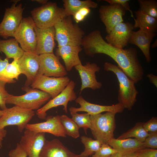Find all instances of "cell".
Returning a JSON list of instances; mask_svg holds the SVG:
<instances>
[{
  "mask_svg": "<svg viewBox=\"0 0 157 157\" xmlns=\"http://www.w3.org/2000/svg\"><path fill=\"white\" fill-rule=\"evenodd\" d=\"M21 73L17 64V60H13L7 65L3 72L0 75V80L6 83H14V79H18Z\"/></svg>",
  "mask_w": 157,
  "mask_h": 157,
  "instance_id": "obj_28",
  "label": "cell"
},
{
  "mask_svg": "<svg viewBox=\"0 0 157 157\" xmlns=\"http://www.w3.org/2000/svg\"><path fill=\"white\" fill-rule=\"evenodd\" d=\"M110 157H122V154L117 152L112 154Z\"/></svg>",
  "mask_w": 157,
  "mask_h": 157,
  "instance_id": "obj_48",
  "label": "cell"
},
{
  "mask_svg": "<svg viewBox=\"0 0 157 157\" xmlns=\"http://www.w3.org/2000/svg\"><path fill=\"white\" fill-rule=\"evenodd\" d=\"M39 157H80L69 150L59 140L50 141L46 139Z\"/></svg>",
  "mask_w": 157,
  "mask_h": 157,
  "instance_id": "obj_22",
  "label": "cell"
},
{
  "mask_svg": "<svg viewBox=\"0 0 157 157\" xmlns=\"http://www.w3.org/2000/svg\"><path fill=\"white\" fill-rule=\"evenodd\" d=\"M81 46L88 56L93 57L96 54L102 53L111 58L135 83L143 78L144 70L139 60L135 48L130 47L124 49L114 47L104 40L98 30L84 36Z\"/></svg>",
  "mask_w": 157,
  "mask_h": 157,
  "instance_id": "obj_1",
  "label": "cell"
},
{
  "mask_svg": "<svg viewBox=\"0 0 157 157\" xmlns=\"http://www.w3.org/2000/svg\"><path fill=\"white\" fill-rule=\"evenodd\" d=\"M73 16L74 20L77 23L83 21L85 18L81 15L78 11L76 12Z\"/></svg>",
  "mask_w": 157,
  "mask_h": 157,
  "instance_id": "obj_43",
  "label": "cell"
},
{
  "mask_svg": "<svg viewBox=\"0 0 157 157\" xmlns=\"http://www.w3.org/2000/svg\"><path fill=\"white\" fill-rule=\"evenodd\" d=\"M72 119L78 128H83L85 133L88 129H90L91 120L90 115L87 113L79 114L77 112H70Z\"/></svg>",
  "mask_w": 157,
  "mask_h": 157,
  "instance_id": "obj_33",
  "label": "cell"
},
{
  "mask_svg": "<svg viewBox=\"0 0 157 157\" xmlns=\"http://www.w3.org/2000/svg\"><path fill=\"white\" fill-rule=\"evenodd\" d=\"M36 26L32 17H28L22 18L14 37L20 44L24 51L35 53L37 38L35 30Z\"/></svg>",
  "mask_w": 157,
  "mask_h": 157,
  "instance_id": "obj_8",
  "label": "cell"
},
{
  "mask_svg": "<svg viewBox=\"0 0 157 157\" xmlns=\"http://www.w3.org/2000/svg\"><path fill=\"white\" fill-rule=\"evenodd\" d=\"M70 81L67 76L56 77L38 74L31 85L32 88L43 91L53 98L61 92Z\"/></svg>",
  "mask_w": 157,
  "mask_h": 157,
  "instance_id": "obj_10",
  "label": "cell"
},
{
  "mask_svg": "<svg viewBox=\"0 0 157 157\" xmlns=\"http://www.w3.org/2000/svg\"><path fill=\"white\" fill-rule=\"evenodd\" d=\"M81 142L84 145L85 149L80 154V157H88L93 154L100 148L103 144L100 141L86 136L81 137Z\"/></svg>",
  "mask_w": 157,
  "mask_h": 157,
  "instance_id": "obj_30",
  "label": "cell"
},
{
  "mask_svg": "<svg viewBox=\"0 0 157 157\" xmlns=\"http://www.w3.org/2000/svg\"><path fill=\"white\" fill-rule=\"evenodd\" d=\"M117 152L108 144L104 143L91 157H110L112 154Z\"/></svg>",
  "mask_w": 157,
  "mask_h": 157,
  "instance_id": "obj_34",
  "label": "cell"
},
{
  "mask_svg": "<svg viewBox=\"0 0 157 157\" xmlns=\"http://www.w3.org/2000/svg\"><path fill=\"white\" fill-rule=\"evenodd\" d=\"M45 119L44 122L28 124L26 129L37 133H49L58 137H66L60 122V116H49Z\"/></svg>",
  "mask_w": 157,
  "mask_h": 157,
  "instance_id": "obj_19",
  "label": "cell"
},
{
  "mask_svg": "<svg viewBox=\"0 0 157 157\" xmlns=\"http://www.w3.org/2000/svg\"><path fill=\"white\" fill-rule=\"evenodd\" d=\"M21 74L26 77L25 85L28 87L32 84L38 74L40 68L39 56L35 53L24 51L17 60Z\"/></svg>",
  "mask_w": 157,
  "mask_h": 157,
  "instance_id": "obj_14",
  "label": "cell"
},
{
  "mask_svg": "<svg viewBox=\"0 0 157 157\" xmlns=\"http://www.w3.org/2000/svg\"><path fill=\"white\" fill-rule=\"evenodd\" d=\"M31 13L36 26L42 29L54 26L66 16L64 8L52 2L34 8Z\"/></svg>",
  "mask_w": 157,
  "mask_h": 157,
  "instance_id": "obj_5",
  "label": "cell"
},
{
  "mask_svg": "<svg viewBox=\"0 0 157 157\" xmlns=\"http://www.w3.org/2000/svg\"><path fill=\"white\" fill-rule=\"evenodd\" d=\"M7 133V131L5 129H0V146L2 147V141L6 136Z\"/></svg>",
  "mask_w": 157,
  "mask_h": 157,
  "instance_id": "obj_45",
  "label": "cell"
},
{
  "mask_svg": "<svg viewBox=\"0 0 157 157\" xmlns=\"http://www.w3.org/2000/svg\"><path fill=\"white\" fill-rule=\"evenodd\" d=\"M9 59L5 58L3 60L0 56V75L3 72L7 65L9 63Z\"/></svg>",
  "mask_w": 157,
  "mask_h": 157,
  "instance_id": "obj_41",
  "label": "cell"
},
{
  "mask_svg": "<svg viewBox=\"0 0 157 157\" xmlns=\"http://www.w3.org/2000/svg\"><path fill=\"white\" fill-rule=\"evenodd\" d=\"M143 124V122L136 123L133 127L121 135L117 139H121L134 138L143 142L148 135V132L145 130Z\"/></svg>",
  "mask_w": 157,
  "mask_h": 157,
  "instance_id": "obj_29",
  "label": "cell"
},
{
  "mask_svg": "<svg viewBox=\"0 0 157 157\" xmlns=\"http://www.w3.org/2000/svg\"><path fill=\"white\" fill-rule=\"evenodd\" d=\"M39 74L51 77H59L66 76L67 72L61 63L60 58L54 53L40 55Z\"/></svg>",
  "mask_w": 157,
  "mask_h": 157,
  "instance_id": "obj_12",
  "label": "cell"
},
{
  "mask_svg": "<svg viewBox=\"0 0 157 157\" xmlns=\"http://www.w3.org/2000/svg\"><path fill=\"white\" fill-rule=\"evenodd\" d=\"M78 11L79 12L81 15L85 17L90 13V8H83Z\"/></svg>",
  "mask_w": 157,
  "mask_h": 157,
  "instance_id": "obj_44",
  "label": "cell"
},
{
  "mask_svg": "<svg viewBox=\"0 0 157 157\" xmlns=\"http://www.w3.org/2000/svg\"><path fill=\"white\" fill-rule=\"evenodd\" d=\"M104 1L108 2L110 4H119L122 6L126 11H129L131 14V16L135 19L133 13L130 10L129 2V0H104Z\"/></svg>",
  "mask_w": 157,
  "mask_h": 157,
  "instance_id": "obj_40",
  "label": "cell"
},
{
  "mask_svg": "<svg viewBox=\"0 0 157 157\" xmlns=\"http://www.w3.org/2000/svg\"><path fill=\"white\" fill-rule=\"evenodd\" d=\"M74 67L78 72L81 79V93L86 88L95 90L101 88L102 83L98 81L96 78V73L99 72L100 70L97 64L89 62L84 65L81 64Z\"/></svg>",
  "mask_w": 157,
  "mask_h": 157,
  "instance_id": "obj_17",
  "label": "cell"
},
{
  "mask_svg": "<svg viewBox=\"0 0 157 157\" xmlns=\"http://www.w3.org/2000/svg\"><path fill=\"white\" fill-rule=\"evenodd\" d=\"M82 50L81 46H63L56 49V55L62 58L67 71L69 72L73 67L82 64L79 56V53Z\"/></svg>",
  "mask_w": 157,
  "mask_h": 157,
  "instance_id": "obj_21",
  "label": "cell"
},
{
  "mask_svg": "<svg viewBox=\"0 0 157 157\" xmlns=\"http://www.w3.org/2000/svg\"><path fill=\"white\" fill-rule=\"evenodd\" d=\"M104 69L115 74L119 82L117 99L118 103L124 108L130 110L137 101L138 92L135 85L134 81L128 76L118 66L108 62L104 65Z\"/></svg>",
  "mask_w": 157,
  "mask_h": 157,
  "instance_id": "obj_2",
  "label": "cell"
},
{
  "mask_svg": "<svg viewBox=\"0 0 157 157\" xmlns=\"http://www.w3.org/2000/svg\"><path fill=\"white\" fill-rule=\"evenodd\" d=\"M5 112V110H0V118L3 115Z\"/></svg>",
  "mask_w": 157,
  "mask_h": 157,
  "instance_id": "obj_50",
  "label": "cell"
},
{
  "mask_svg": "<svg viewBox=\"0 0 157 157\" xmlns=\"http://www.w3.org/2000/svg\"><path fill=\"white\" fill-rule=\"evenodd\" d=\"M0 118V129L7 126L16 125L19 132H22L35 115L33 110L22 108L17 106L7 108Z\"/></svg>",
  "mask_w": 157,
  "mask_h": 157,
  "instance_id": "obj_7",
  "label": "cell"
},
{
  "mask_svg": "<svg viewBox=\"0 0 157 157\" xmlns=\"http://www.w3.org/2000/svg\"><path fill=\"white\" fill-rule=\"evenodd\" d=\"M63 2L66 16H73L83 8H96L98 6L97 3L91 0H63Z\"/></svg>",
  "mask_w": 157,
  "mask_h": 157,
  "instance_id": "obj_27",
  "label": "cell"
},
{
  "mask_svg": "<svg viewBox=\"0 0 157 157\" xmlns=\"http://www.w3.org/2000/svg\"><path fill=\"white\" fill-rule=\"evenodd\" d=\"M2 147L0 146V149H1V148Z\"/></svg>",
  "mask_w": 157,
  "mask_h": 157,
  "instance_id": "obj_51",
  "label": "cell"
},
{
  "mask_svg": "<svg viewBox=\"0 0 157 157\" xmlns=\"http://www.w3.org/2000/svg\"><path fill=\"white\" fill-rule=\"evenodd\" d=\"M76 102L79 104L80 107L76 108L71 107L69 108L70 112L83 111L87 112L90 115H95L104 112H109L115 113L122 112L124 108L119 103L110 106L101 105L91 103L85 100L81 95H79L75 100Z\"/></svg>",
  "mask_w": 157,
  "mask_h": 157,
  "instance_id": "obj_18",
  "label": "cell"
},
{
  "mask_svg": "<svg viewBox=\"0 0 157 157\" xmlns=\"http://www.w3.org/2000/svg\"><path fill=\"white\" fill-rule=\"evenodd\" d=\"M54 26L58 47L81 46L84 32L78 25L73 23L71 16H65Z\"/></svg>",
  "mask_w": 157,
  "mask_h": 157,
  "instance_id": "obj_3",
  "label": "cell"
},
{
  "mask_svg": "<svg viewBox=\"0 0 157 157\" xmlns=\"http://www.w3.org/2000/svg\"><path fill=\"white\" fill-rule=\"evenodd\" d=\"M116 113L107 112L90 115V129L95 139L102 143H107L114 138V131L116 128L115 115Z\"/></svg>",
  "mask_w": 157,
  "mask_h": 157,
  "instance_id": "obj_4",
  "label": "cell"
},
{
  "mask_svg": "<svg viewBox=\"0 0 157 157\" xmlns=\"http://www.w3.org/2000/svg\"><path fill=\"white\" fill-rule=\"evenodd\" d=\"M134 28H139L143 31L156 33L157 31V19L138 10L134 12Z\"/></svg>",
  "mask_w": 157,
  "mask_h": 157,
  "instance_id": "obj_25",
  "label": "cell"
},
{
  "mask_svg": "<svg viewBox=\"0 0 157 157\" xmlns=\"http://www.w3.org/2000/svg\"><path fill=\"white\" fill-rule=\"evenodd\" d=\"M46 140L45 133L26 129L19 143L28 157H39Z\"/></svg>",
  "mask_w": 157,
  "mask_h": 157,
  "instance_id": "obj_13",
  "label": "cell"
},
{
  "mask_svg": "<svg viewBox=\"0 0 157 157\" xmlns=\"http://www.w3.org/2000/svg\"><path fill=\"white\" fill-rule=\"evenodd\" d=\"M157 46V39L155 40L154 43L152 45V48H155Z\"/></svg>",
  "mask_w": 157,
  "mask_h": 157,
  "instance_id": "obj_49",
  "label": "cell"
},
{
  "mask_svg": "<svg viewBox=\"0 0 157 157\" xmlns=\"http://www.w3.org/2000/svg\"><path fill=\"white\" fill-rule=\"evenodd\" d=\"M0 51L5 54L6 58L16 60L20 58L24 52L15 38L0 40Z\"/></svg>",
  "mask_w": 157,
  "mask_h": 157,
  "instance_id": "obj_26",
  "label": "cell"
},
{
  "mask_svg": "<svg viewBox=\"0 0 157 157\" xmlns=\"http://www.w3.org/2000/svg\"><path fill=\"white\" fill-rule=\"evenodd\" d=\"M147 76L149 79L150 82L157 87V76L152 74H148Z\"/></svg>",
  "mask_w": 157,
  "mask_h": 157,
  "instance_id": "obj_42",
  "label": "cell"
},
{
  "mask_svg": "<svg viewBox=\"0 0 157 157\" xmlns=\"http://www.w3.org/2000/svg\"><path fill=\"white\" fill-rule=\"evenodd\" d=\"M17 3H14L10 7L6 8L3 18L0 23V37L6 39L14 37L15 33L23 18L24 9L22 4L16 6Z\"/></svg>",
  "mask_w": 157,
  "mask_h": 157,
  "instance_id": "obj_9",
  "label": "cell"
},
{
  "mask_svg": "<svg viewBox=\"0 0 157 157\" xmlns=\"http://www.w3.org/2000/svg\"><path fill=\"white\" fill-rule=\"evenodd\" d=\"M126 12L125 9L119 4L104 5L100 6L99 17L106 27L107 34L115 26L124 22L123 17Z\"/></svg>",
  "mask_w": 157,
  "mask_h": 157,
  "instance_id": "obj_15",
  "label": "cell"
},
{
  "mask_svg": "<svg viewBox=\"0 0 157 157\" xmlns=\"http://www.w3.org/2000/svg\"><path fill=\"white\" fill-rule=\"evenodd\" d=\"M6 83L0 80V107L2 110H6L7 108L6 103V99L9 94L5 89Z\"/></svg>",
  "mask_w": 157,
  "mask_h": 157,
  "instance_id": "obj_36",
  "label": "cell"
},
{
  "mask_svg": "<svg viewBox=\"0 0 157 157\" xmlns=\"http://www.w3.org/2000/svg\"><path fill=\"white\" fill-rule=\"evenodd\" d=\"M75 86L74 81H70L68 85L61 92L37 110L36 114L38 117L41 119H45L47 111L60 106H63V110L65 113H67L68 103L75 101L77 98L76 94L74 90Z\"/></svg>",
  "mask_w": 157,
  "mask_h": 157,
  "instance_id": "obj_11",
  "label": "cell"
},
{
  "mask_svg": "<svg viewBox=\"0 0 157 157\" xmlns=\"http://www.w3.org/2000/svg\"><path fill=\"white\" fill-rule=\"evenodd\" d=\"M22 89L26 92L21 96L9 94L6 104H13L23 108L33 110H38L51 97L48 93L37 89L25 86Z\"/></svg>",
  "mask_w": 157,
  "mask_h": 157,
  "instance_id": "obj_6",
  "label": "cell"
},
{
  "mask_svg": "<svg viewBox=\"0 0 157 157\" xmlns=\"http://www.w3.org/2000/svg\"><path fill=\"white\" fill-rule=\"evenodd\" d=\"M156 33H152L139 29L133 31L131 35L129 43L134 44L140 49L144 55L147 63L151 60L150 53V44Z\"/></svg>",
  "mask_w": 157,
  "mask_h": 157,
  "instance_id": "obj_23",
  "label": "cell"
},
{
  "mask_svg": "<svg viewBox=\"0 0 157 157\" xmlns=\"http://www.w3.org/2000/svg\"><path fill=\"white\" fill-rule=\"evenodd\" d=\"M32 1H35L40 4H42V5L46 4L48 2V0H32Z\"/></svg>",
  "mask_w": 157,
  "mask_h": 157,
  "instance_id": "obj_47",
  "label": "cell"
},
{
  "mask_svg": "<svg viewBox=\"0 0 157 157\" xmlns=\"http://www.w3.org/2000/svg\"><path fill=\"white\" fill-rule=\"evenodd\" d=\"M137 157H157V149L144 148L135 152Z\"/></svg>",
  "mask_w": 157,
  "mask_h": 157,
  "instance_id": "obj_37",
  "label": "cell"
},
{
  "mask_svg": "<svg viewBox=\"0 0 157 157\" xmlns=\"http://www.w3.org/2000/svg\"><path fill=\"white\" fill-rule=\"evenodd\" d=\"M35 30L37 38L35 53L38 55L53 53L56 45L55 31L54 26L40 28L36 26Z\"/></svg>",
  "mask_w": 157,
  "mask_h": 157,
  "instance_id": "obj_20",
  "label": "cell"
},
{
  "mask_svg": "<svg viewBox=\"0 0 157 157\" xmlns=\"http://www.w3.org/2000/svg\"><path fill=\"white\" fill-rule=\"evenodd\" d=\"M60 121L66 135L75 139L80 136L79 128L72 120L65 115L60 116Z\"/></svg>",
  "mask_w": 157,
  "mask_h": 157,
  "instance_id": "obj_31",
  "label": "cell"
},
{
  "mask_svg": "<svg viewBox=\"0 0 157 157\" xmlns=\"http://www.w3.org/2000/svg\"><path fill=\"white\" fill-rule=\"evenodd\" d=\"M138 10L157 19L156 0H138Z\"/></svg>",
  "mask_w": 157,
  "mask_h": 157,
  "instance_id": "obj_32",
  "label": "cell"
},
{
  "mask_svg": "<svg viewBox=\"0 0 157 157\" xmlns=\"http://www.w3.org/2000/svg\"><path fill=\"white\" fill-rule=\"evenodd\" d=\"M144 148L157 149V131L148 132L147 136L143 142Z\"/></svg>",
  "mask_w": 157,
  "mask_h": 157,
  "instance_id": "obj_35",
  "label": "cell"
},
{
  "mask_svg": "<svg viewBox=\"0 0 157 157\" xmlns=\"http://www.w3.org/2000/svg\"><path fill=\"white\" fill-rule=\"evenodd\" d=\"M122 157H137L135 152H132L124 154L122 155Z\"/></svg>",
  "mask_w": 157,
  "mask_h": 157,
  "instance_id": "obj_46",
  "label": "cell"
},
{
  "mask_svg": "<svg viewBox=\"0 0 157 157\" xmlns=\"http://www.w3.org/2000/svg\"><path fill=\"white\" fill-rule=\"evenodd\" d=\"M134 29L129 22H122L115 26L105 37L106 42L115 47L123 49L129 43Z\"/></svg>",
  "mask_w": 157,
  "mask_h": 157,
  "instance_id": "obj_16",
  "label": "cell"
},
{
  "mask_svg": "<svg viewBox=\"0 0 157 157\" xmlns=\"http://www.w3.org/2000/svg\"><path fill=\"white\" fill-rule=\"evenodd\" d=\"M143 126L148 132L157 131V117H153L147 122L143 123Z\"/></svg>",
  "mask_w": 157,
  "mask_h": 157,
  "instance_id": "obj_38",
  "label": "cell"
},
{
  "mask_svg": "<svg viewBox=\"0 0 157 157\" xmlns=\"http://www.w3.org/2000/svg\"><path fill=\"white\" fill-rule=\"evenodd\" d=\"M106 143L122 155L145 148L143 142L134 138L119 139L113 138Z\"/></svg>",
  "mask_w": 157,
  "mask_h": 157,
  "instance_id": "obj_24",
  "label": "cell"
},
{
  "mask_svg": "<svg viewBox=\"0 0 157 157\" xmlns=\"http://www.w3.org/2000/svg\"><path fill=\"white\" fill-rule=\"evenodd\" d=\"M9 157H27V154L19 143H17L16 148L11 150L8 153Z\"/></svg>",
  "mask_w": 157,
  "mask_h": 157,
  "instance_id": "obj_39",
  "label": "cell"
}]
</instances>
